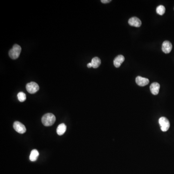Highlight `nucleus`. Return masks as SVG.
<instances>
[{
	"label": "nucleus",
	"instance_id": "13",
	"mask_svg": "<svg viewBox=\"0 0 174 174\" xmlns=\"http://www.w3.org/2000/svg\"><path fill=\"white\" fill-rule=\"evenodd\" d=\"M91 63H92V66L93 68H97L100 66L101 63V61L100 58L96 57H94L92 59Z\"/></svg>",
	"mask_w": 174,
	"mask_h": 174
},
{
	"label": "nucleus",
	"instance_id": "15",
	"mask_svg": "<svg viewBox=\"0 0 174 174\" xmlns=\"http://www.w3.org/2000/svg\"><path fill=\"white\" fill-rule=\"evenodd\" d=\"M18 99L20 102H23L26 99V96L25 93L23 92H19L18 94Z\"/></svg>",
	"mask_w": 174,
	"mask_h": 174
},
{
	"label": "nucleus",
	"instance_id": "9",
	"mask_svg": "<svg viewBox=\"0 0 174 174\" xmlns=\"http://www.w3.org/2000/svg\"><path fill=\"white\" fill-rule=\"evenodd\" d=\"M160 85L159 83L157 82H154L151 84L150 86V89L151 92L153 95H157L159 93L160 90Z\"/></svg>",
	"mask_w": 174,
	"mask_h": 174
},
{
	"label": "nucleus",
	"instance_id": "10",
	"mask_svg": "<svg viewBox=\"0 0 174 174\" xmlns=\"http://www.w3.org/2000/svg\"><path fill=\"white\" fill-rule=\"evenodd\" d=\"M124 60L125 58L124 56L121 55H118L115 58L114 61H113L114 66H115L116 68H119L120 67L122 62H124Z\"/></svg>",
	"mask_w": 174,
	"mask_h": 174
},
{
	"label": "nucleus",
	"instance_id": "11",
	"mask_svg": "<svg viewBox=\"0 0 174 174\" xmlns=\"http://www.w3.org/2000/svg\"><path fill=\"white\" fill-rule=\"evenodd\" d=\"M66 130V126L64 124L59 125L57 129V133L59 135H62L64 134Z\"/></svg>",
	"mask_w": 174,
	"mask_h": 174
},
{
	"label": "nucleus",
	"instance_id": "4",
	"mask_svg": "<svg viewBox=\"0 0 174 174\" xmlns=\"http://www.w3.org/2000/svg\"><path fill=\"white\" fill-rule=\"evenodd\" d=\"M27 92L31 94H33L37 92L39 89V87L37 83L31 82L27 84L26 86Z\"/></svg>",
	"mask_w": 174,
	"mask_h": 174
},
{
	"label": "nucleus",
	"instance_id": "5",
	"mask_svg": "<svg viewBox=\"0 0 174 174\" xmlns=\"http://www.w3.org/2000/svg\"><path fill=\"white\" fill-rule=\"evenodd\" d=\"M13 127L16 132L20 134H23L26 132V127L23 124L19 121H15L13 124Z\"/></svg>",
	"mask_w": 174,
	"mask_h": 174
},
{
	"label": "nucleus",
	"instance_id": "14",
	"mask_svg": "<svg viewBox=\"0 0 174 174\" xmlns=\"http://www.w3.org/2000/svg\"><path fill=\"white\" fill-rule=\"evenodd\" d=\"M165 12V8L163 5H159L156 9V12L158 14L160 15H163Z\"/></svg>",
	"mask_w": 174,
	"mask_h": 174
},
{
	"label": "nucleus",
	"instance_id": "7",
	"mask_svg": "<svg viewBox=\"0 0 174 174\" xmlns=\"http://www.w3.org/2000/svg\"><path fill=\"white\" fill-rule=\"evenodd\" d=\"M172 45L169 41H165L162 43V50L163 52L166 54H168L172 50Z\"/></svg>",
	"mask_w": 174,
	"mask_h": 174
},
{
	"label": "nucleus",
	"instance_id": "12",
	"mask_svg": "<svg viewBox=\"0 0 174 174\" xmlns=\"http://www.w3.org/2000/svg\"><path fill=\"white\" fill-rule=\"evenodd\" d=\"M39 152L37 149H33L31 151L30 155V160L32 162H35L37 159L38 157L39 156Z\"/></svg>",
	"mask_w": 174,
	"mask_h": 174
},
{
	"label": "nucleus",
	"instance_id": "1",
	"mask_svg": "<svg viewBox=\"0 0 174 174\" xmlns=\"http://www.w3.org/2000/svg\"><path fill=\"white\" fill-rule=\"evenodd\" d=\"M56 117L53 114L47 113L43 116L42 122L45 126H50L55 123Z\"/></svg>",
	"mask_w": 174,
	"mask_h": 174
},
{
	"label": "nucleus",
	"instance_id": "8",
	"mask_svg": "<svg viewBox=\"0 0 174 174\" xmlns=\"http://www.w3.org/2000/svg\"><path fill=\"white\" fill-rule=\"evenodd\" d=\"M128 23L130 26L139 27L142 24L141 20L137 17H132L129 19Z\"/></svg>",
	"mask_w": 174,
	"mask_h": 174
},
{
	"label": "nucleus",
	"instance_id": "3",
	"mask_svg": "<svg viewBox=\"0 0 174 174\" xmlns=\"http://www.w3.org/2000/svg\"><path fill=\"white\" fill-rule=\"evenodd\" d=\"M159 122L162 132H166L169 129L170 122L167 118L164 117L160 118Z\"/></svg>",
	"mask_w": 174,
	"mask_h": 174
},
{
	"label": "nucleus",
	"instance_id": "17",
	"mask_svg": "<svg viewBox=\"0 0 174 174\" xmlns=\"http://www.w3.org/2000/svg\"><path fill=\"white\" fill-rule=\"evenodd\" d=\"M87 67H88V68H91V67H92V63H91V62L89 63V64H87Z\"/></svg>",
	"mask_w": 174,
	"mask_h": 174
},
{
	"label": "nucleus",
	"instance_id": "6",
	"mask_svg": "<svg viewBox=\"0 0 174 174\" xmlns=\"http://www.w3.org/2000/svg\"><path fill=\"white\" fill-rule=\"evenodd\" d=\"M135 81L138 86L141 87L147 85L149 83V80L147 78H143L140 76H138L135 79Z\"/></svg>",
	"mask_w": 174,
	"mask_h": 174
},
{
	"label": "nucleus",
	"instance_id": "2",
	"mask_svg": "<svg viewBox=\"0 0 174 174\" xmlns=\"http://www.w3.org/2000/svg\"><path fill=\"white\" fill-rule=\"evenodd\" d=\"M21 51V47L20 46L17 44H15L12 49L9 51V55L11 59L16 60L19 58Z\"/></svg>",
	"mask_w": 174,
	"mask_h": 174
},
{
	"label": "nucleus",
	"instance_id": "16",
	"mask_svg": "<svg viewBox=\"0 0 174 174\" xmlns=\"http://www.w3.org/2000/svg\"><path fill=\"white\" fill-rule=\"evenodd\" d=\"M111 1V0H102L101 2L103 4H107L108 2H110Z\"/></svg>",
	"mask_w": 174,
	"mask_h": 174
}]
</instances>
